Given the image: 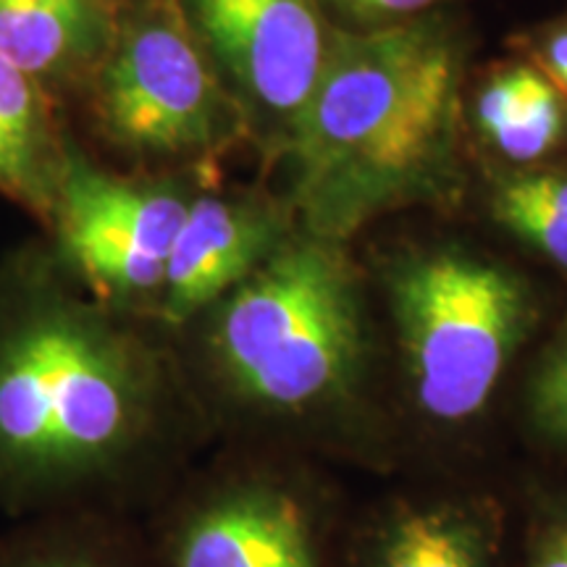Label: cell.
<instances>
[{
	"instance_id": "cell-14",
	"label": "cell",
	"mask_w": 567,
	"mask_h": 567,
	"mask_svg": "<svg viewBox=\"0 0 567 567\" xmlns=\"http://www.w3.org/2000/svg\"><path fill=\"white\" fill-rule=\"evenodd\" d=\"M0 567H153L101 509L27 517L0 542Z\"/></svg>"
},
{
	"instance_id": "cell-8",
	"label": "cell",
	"mask_w": 567,
	"mask_h": 567,
	"mask_svg": "<svg viewBox=\"0 0 567 567\" xmlns=\"http://www.w3.org/2000/svg\"><path fill=\"white\" fill-rule=\"evenodd\" d=\"M245 122L284 145L321 76L331 27L318 0H184Z\"/></svg>"
},
{
	"instance_id": "cell-5",
	"label": "cell",
	"mask_w": 567,
	"mask_h": 567,
	"mask_svg": "<svg viewBox=\"0 0 567 567\" xmlns=\"http://www.w3.org/2000/svg\"><path fill=\"white\" fill-rule=\"evenodd\" d=\"M344 526L323 463L226 444L176 481L151 559L153 567H342Z\"/></svg>"
},
{
	"instance_id": "cell-2",
	"label": "cell",
	"mask_w": 567,
	"mask_h": 567,
	"mask_svg": "<svg viewBox=\"0 0 567 567\" xmlns=\"http://www.w3.org/2000/svg\"><path fill=\"white\" fill-rule=\"evenodd\" d=\"M344 243L297 229L205 310L179 363L210 436L389 473L405 457L394 386Z\"/></svg>"
},
{
	"instance_id": "cell-1",
	"label": "cell",
	"mask_w": 567,
	"mask_h": 567,
	"mask_svg": "<svg viewBox=\"0 0 567 567\" xmlns=\"http://www.w3.org/2000/svg\"><path fill=\"white\" fill-rule=\"evenodd\" d=\"M208 439L182 365L95 297L34 287L0 308V509L109 513L176 484Z\"/></svg>"
},
{
	"instance_id": "cell-4",
	"label": "cell",
	"mask_w": 567,
	"mask_h": 567,
	"mask_svg": "<svg viewBox=\"0 0 567 567\" xmlns=\"http://www.w3.org/2000/svg\"><path fill=\"white\" fill-rule=\"evenodd\" d=\"M392 321L394 402L405 455L463 452L505 405L542 305L526 276L465 243L396 250L381 271Z\"/></svg>"
},
{
	"instance_id": "cell-15",
	"label": "cell",
	"mask_w": 567,
	"mask_h": 567,
	"mask_svg": "<svg viewBox=\"0 0 567 567\" xmlns=\"http://www.w3.org/2000/svg\"><path fill=\"white\" fill-rule=\"evenodd\" d=\"M492 218L509 237L567 274V172H517L496 179Z\"/></svg>"
},
{
	"instance_id": "cell-13",
	"label": "cell",
	"mask_w": 567,
	"mask_h": 567,
	"mask_svg": "<svg viewBox=\"0 0 567 567\" xmlns=\"http://www.w3.org/2000/svg\"><path fill=\"white\" fill-rule=\"evenodd\" d=\"M63 166L38 80L0 59V193L51 218Z\"/></svg>"
},
{
	"instance_id": "cell-18",
	"label": "cell",
	"mask_w": 567,
	"mask_h": 567,
	"mask_svg": "<svg viewBox=\"0 0 567 567\" xmlns=\"http://www.w3.org/2000/svg\"><path fill=\"white\" fill-rule=\"evenodd\" d=\"M329 3L339 17L350 21L352 32H368L429 17V11L444 0H329Z\"/></svg>"
},
{
	"instance_id": "cell-11",
	"label": "cell",
	"mask_w": 567,
	"mask_h": 567,
	"mask_svg": "<svg viewBox=\"0 0 567 567\" xmlns=\"http://www.w3.org/2000/svg\"><path fill=\"white\" fill-rule=\"evenodd\" d=\"M116 0H0V59L42 76L109 53Z\"/></svg>"
},
{
	"instance_id": "cell-16",
	"label": "cell",
	"mask_w": 567,
	"mask_h": 567,
	"mask_svg": "<svg viewBox=\"0 0 567 567\" xmlns=\"http://www.w3.org/2000/svg\"><path fill=\"white\" fill-rule=\"evenodd\" d=\"M513 400L526 444L567 463V326L536 354Z\"/></svg>"
},
{
	"instance_id": "cell-19",
	"label": "cell",
	"mask_w": 567,
	"mask_h": 567,
	"mask_svg": "<svg viewBox=\"0 0 567 567\" xmlns=\"http://www.w3.org/2000/svg\"><path fill=\"white\" fill-rule=\"evenodd\" d=\"M536 59L538 69L549 76L551 82L559 84L567 80V21L544 34L536 42Z\"/></svg>"
},
{
	"instance_id": "cell-3",
	"label": "cell",
	"mask_w": 567,
	"mask_h": 567,
	"mask_svg": "<svg viewBox=\"0 0 567 567\" xmlns=\"http://www.w3.org/2000/svg\"><path fill=\"white\" fill-rule=\"evenodd\" d=\"M463 71V40L442 17L331 32L313 95L284 142L297 226L347 245L389 213L455 203Z\"/></svg>"
},
{
	"instance_id": "cell-7",
	"label": "cell",
	"mask_w": 567,
	"mask_h": 567,
	"mask_svg": "<svg viewBox=\"0 0 567 567\" xmlns=\"http://www.w3.org/2000/svg\"><path fill=\"white\" fill-rule=\"evenodd\" d=\"M189 203L182 189L116 179L69 158L51 216L61 258L105 308L153 316Z\"/></svg>"
},
{
	"instance_id": "cell-17",
	"label": "cell",
	"mask_w": 567,
	"mask_h": 567,
	"mask_svg": "<svg viewBox=\"0 0 567 567\" xmlns=\"http://www.w3.org/2000/svg\"><path fill=\"white\" fill-rule=\"evenodd\" d=\"M513 567H567V478L536 481L523 496Z\"/></svg>"
},
{
	"instance_id": "cell-6",
	"label": "cell",
	"mask_w": 567,
	"mask_h": 567,
	"mask_svg": "<svg viewBox=\"0 0 567 567\" xmlns=\"http://www.w3.org/2000/svg\"><path fill=\"white\" fill-rule=\"evenodd\" d=\"M95 103L105 132L142 155H208L247 124L176 0H153L113 38Z\"/></svg>"
},
{
	"instance_id": "cell-12",
	"label": "cell",
	"mask_w": 567,
	"mask_h": 567,
	"mask_svg": "<svg viewBox=\"0 0 567 567\" xmlns=\"http://www.w3.org/2000/svg\"><path fill=\"white\" fill-rule=\"evenodd\" d=\"M473 124L502 158L536 163L567 134V97L538 66L496 69L473 101Z\"/></svg>"
},
{
	"instance_id": "cell-10",
	"label": "cell",
	"mask_w": 567,
	"mask_h": 567,
	"mask_svg": "<svg viewBox=\"0 0 567 567\" xmlns=\"http://www.w3.org/2000/svg\"><path fill=\"white\" fill-rule=\"evenodd\" d=\"M297 229L292 210L260 197H193L153 318L163 329H187L250 279Z\"/></svg>"
},
{
	"instance_id": "cell-20",
	"label": "cell",
	"mask_w": 567,
	"mask_h": 567,
	"mask_svg": "<svg viewBox=\"0 0 567 567\" xmlns=\"http://www.w3.org/2000/svg\"><path fill=\"white\" fill-rule=\"evenodd\" d=\"M557 87H559V90H563V92H565V95H567V80H565V82H559V84H557Z\"/></svg>"
},
{
	"instance_id": "cell-9",
	"label": "cell",
	"mask_w": 567,
	"mask_h": 567,
	"mask_svg": "<svg viewBox=\"0 0 567 567\" xmlns=\"http://www.w3.org/2000/svg\"><path fill=\"white\" fill-rule=\"evenodd\" d=\"M513 507L496 488L467 478L381 494L342 542V567H513Z\"/></svg>"
}]
</instances>
